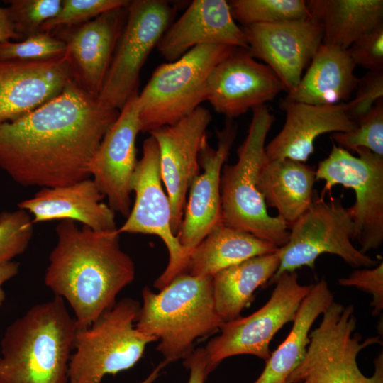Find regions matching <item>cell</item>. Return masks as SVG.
Returning <instances> with one entry per match:
<instances>
[{"label":"cell","mask_w":383,"mask_h":383,"mask_svg":"<svg viewBox=\"0 0 383 383\" xmlns=\"http://www.w3.org/2000/svg\"><path fill=\"white\" fill-rule=\"evenodd\" d=\"M119 112L72 81L28 115L0 124V168L24 187L90 178V162Z\"/></svg>","instance_id":"obj_1"},{"label":"cell","mask_w":383,"mask_h":383,"mask_svg":"<svg viewBox=\"0 0 383 383\" xmlns=\"http://www.w3.org/2000/svg\"><path fill=\"white\" fill-rule=\"evenodd\" d=\"M55 231L45 284L68 303L77 329L85 328L112 308L134 280L135 264L121 248L117 229L97 232L63 220Z\"/></svg>","instance_id":"obj_2"},{"label":"cell","mask_w":383,"mask_h":383,"mask_svg":"<svg viewBox=\"0 0 383 383\" xmlns=\"http://www.w3.org/2000/svg\"><path fill=\"white\" fill-rule=\"evenodd\" d=\"M77 331L62 298L32 306L1 340L0 383H67Z\"/></svg>","instance_id":"obj_3"},{"label":"cell","mask_w":383,"mask_h":383,"mask_svg":"<svg viewBox=\"0 0 383 383\" xmlns=\"http://www.w3.org/2000/svg\"><path fill=\"white\" fill-rule=\"evenodd\" d=\"M142 298L135 327L159 340L157 350L167 364L187 358L197 339L219 331L224 322L215 309L212 276L184 273L158 293L144 287Z\"/></svg>","instance_id":"obj_4"},{"label":"cell","mask_w":383,"mask_h":383,"mask_svg":"<svg viewBox=\"0 0 383 383\" xmlns=\"http://www.w3.org/2000/svg\"><path fill=\"white\" fill-rule=\"evenodd\" d=\"M274 121L265 105L252 109L247 135L238 148V160L222 168L220 191L223 223L281 248L287 243L289 226L279 216L269 213L257 188L266 138Z\"/></svg>","instance_id":"obj_5"},{"label":"cell","mask_w":383,"mask_h":383,"mask_svg":"<svg viewBox=\"0 0 383 383\" xmlns=\"http://www.w3.org/2000/svg\"><path fill=\"white\" fill-rule=\"evenodd\" d=\"M235 47L197 45L178 60L163 63L153 72L138 101L141 132L174 124L206 101L209 76Z\"/></svg>","instance_id":"obj_6"},{"label":"cell","mask_w":383,"mask_h":383,"mask_svg":"<svg viewBox=\"0 0 383 383\" xmlns=\"http://www.w3.org/2000/svg\"><path fill=\"white\" fill-rule=\"evenodd\" d=\"M140 304L116 301L89 326L77 329L68 367L67 383H101L107 374L129 370L155 338L135 327Z\"/></svg>","instance_id":"obj_7"},{"label":"cell","mask_w":383,"mask_h":383,"mask_svg":"<svg viewBox=\"0 0 383 383\" xmlns=\"http://www.w3.org/2000/svg\"><path fill=\"white\" fill-rule=\"evenodd\" d=\"M321 315L318 326L309 334L304 359L287 383H383L382 352L374 361L371 377H366L357 365L358 354L370 345L382 344V340L377 336L362 340L355 332L354 306L334 301Z\"/></svg>","instance_id":"obj_8"},{"label":"cell","mask_w":383,"mask_h":383,"mask_svg":"<svg viewBox=\"0 0 383 383\" xmlns=\"http://www.w3.org/2000/svg\"><path fill=\"white\" fill-rule=\"evenodd\" d=\"M289 228L287 243L279 248V265L269 284L284 272H296L302 267L313 269L316 259L324 253L335 255L354 268L378 264L353 244L354 223L340 199L313 200Z\"/></svg>","instance_id":"obj_9"},{"label":"cell","mask_w":383,"mask_h":383,"mask_svg":"<svg viewBox=\"0 0 383 383\" xmlns=\"http://www.w3.org/2000/svg\"><path fill=\"white\" fill-rule=\"evenodd\" d=\"M273 284L271 296L261 308L248 316L223 322L221 334L207 343L204 348L208 374L230 357L251 355L264 360L270 357L271 340L284 325L294 321L312 287L299 284L296 272L282 273Z\"/></svg>","instance_id":"obj_10"},{"label":"cell","mask_w":383,"mask_h":383,"mask_svg":"<svg viewBox=\"0 0 383 383\" xmlns=\"http://www.w3.org/2000/svg\"><path fill=\"white\" fill-rule=\"evenodd\" d=\"M354 152L358 156L334 144L328 156L319 162L316 180L325 182L320 199L338 184L354 190L355 201L348 209L359 250L366 254L383 243V157L363 148Z\"/></svg>","instance_id":"obj_11"},{"label":"cell","mask_w":383,"mask_h":383,"mask_svg":"<svg viewBox=\"0 0 383 383\" xmlns=\"http://www.w3.org/2000/svg\"><path fill=\"white\" fill-rule=\"evenodd\" d=\"M106 72L99 101L120 111L138 92L140 70L173 19L175 9L167 1L134 0Z\"/></svg>","instance_id":"obj_12"},{"label":"cell","mask_w":383,"mask_h":383,"mask_svg":"<svg viewBox=\"0 0 383 383\" xmlns=\"http://www.w3.org/2000/svg\"><path fill=\"white\" fill-rule=\"evenodd\" d=\"M160 170L159 150L155 138L150 135L143 145V155L138 160L131 180L135 202L118 233L155 235L165 243L169 254L164 272L155 281L159 290L177 276L186 273L189 255L173 233L171 206L163 189Z\"/></svg>","instance_id":"obj_13"},{"label":"cell","mask_w":383,"mask_h":383,"mask_svg":"<svg viewBox=\"0 0 383 383\" xmlns=\"http://www.w3.org/2000/svg\"><path fill=\"white\" fill-rule=\"evenodd\" d=\"M210 111L198 107L177 123L149 132L156 140L162 182L171 206V226L177 235L194 178L200 173L199 152L211 121Z\"/></svg>","instance_id":"obj_14"},{"label":"cell","mask_w":383,"mask_h":383,"mask_svg":"<svg viewBox=\"0 0 383 383\" xmlns=\"http://www.w3.org/2000/svg\"><path fill=\"white\" fill-rule=\"evenodd\" d=\"M138 92L133 94L103 138L89 165V174L116 213L127 218L131 209V180L138 160L140 131Z\"/></svg>","instance_id":"obj_15"},{"label":"cell","mask_w":383,"mask_h":383,"mask_svg":"<svg viewBox=\"0 0 383 383\" xmlns=\"http://www.w3.org/2000/svg\"><path fill=\"white\" fill-rule=\"evenodd\" d=\"M284 86L265 64L237 48L211 72L206 101L218 113L232 119L272 101Z\"/></svg>","instance_id":"obj_16"},{"label":"cell","mask_w":383,"mask_h":383,"mask_svg":"<svg viewBox=\"0 0 383 383\" xmlns=\"http://www.w3.org/2000/svg\"><path fill=\"white\" fill-rule=\"evenodd\" d=\"M248 51L262 60L289 93L322 44V32L310 18L243 26Z\"/></svg>","instance_id":"obj_17"},{"label":"cell","mask_w":383,"mask_h":383,"mask_svg":"<svg viewBox=\"0 0 383 383\" xmlns=\"http://www.w3.org/2000/svg\"><path fill=\"white\" fill-rule=\"evenodd\" d=\"M238 125L228 119L217 130L218 144L212 148L206 139L199 155L203 172L192 180L178 234L180 244L188 255L205 236L222 223L220 182L222 168L236 138Z\"/></svg>","instance_id":"obj_18"},{"label":"cell","mask_w":383,"mask_h":383,"mask_svg":"<svg viewBox=\"0 0 383 383\" xmlns=\"http://www.w3.org/2000/svg\"><path fill=\"white\" fill-rule=\"evenodd\" d=\"M127 7L106 11L79 26L50 32L66 44L65 55L74 81L93 96L98 98L101 91L126 21Z\"/></svg>","instance_id":"obj_19"},{"label":"cell","mask_w":383,"mask_h":383,"mask_svg":"<svg viewBox=\"0 0 383 383\" xmlns=\"http://www.w3.org/2000/svg\"><path fill=\"white\" fill-rule=\"evenodd\" d=\"M74 81L65 55L38 61H0V124L19 119L60 95Z\"/></svg>","instance_id":"obj_20"},{"label":"cell","mask_w":383,"mask_h":383,"mask_svg":"<svg viewBox=\"0 0 383 383\" xmlns=\"http://www.w3.org/2000/svg\"><path fill=\"white\" fill-rule=\"evenodd\" d=\"M204 44H221L248 50L243 28L233 19L225 0H194L180 18L170 26L157 48L170 62L192 48Z\"/></svg>","instance_id":"obj_21"},{"label":"cell","mask_w":383,"mask_h":383,"mask_svg":"<svg viewBox=\"0 0 383 383\" xmlns=\"http://www.w3.org/2000/svg\"><path fill=\"white\" fill-rule=\"evenodd\" d=\"M286 113L279 133L265 147L267 160L291 159L306 162L314 152L316 139L325 133L348 132L357 123L346 112V103L313 105L282 99Z\"/></svg>","instance_id":"obj_22"},{"label":"cell","mask_w":383,"mask_h":383,"mask_svg":"<svg viewBox=\"0 0 383 383\" xmlns=\"http://www.w3.org/2000/svg\"><path fill=\"white\" fill-rule=\"evenodd\" d=\"M104 196L91 178L72 184L43 187L18 204L33 216V222L71 220L94 231L117 229L115 212L103 202Z\"/></svg>","instance_id":"obj_23"},{"label":"cell","mask_w":383,"mask_h":383,"mask_svg":"<svg viewBox=\"0 0 383 383\" xmlns=\"http://www.w3.org/2000/svg\"><path fill=\"white\" fill-rule=\"evenodd\" d=\"M355 67L347 50L322 43L297 87L284 99L313 105L344 103L357 87Z\"/></svg>","instance_id":"obj_24"},{"label":"cell","mask_w":383,"mask_h":383,"mask_svg":"<svg viewBox=\"0 0 383 383\" xmlns=\"http://www.w3.org/2000/svg\"><path fill=\"white\" fill-rule=\"evenodd\" d=\"M315 182L316 170L310 165L287 158L267 160L264 155L257 188L267 207L275 209L290 226L313 203Z\"/></svg>","instance_id":"obj_25"},{"label":"cell","mask_w":383,"mask_h":383,"mask_svg":"<svg viewBox=\"0 0 383 383\" xmlns=\"http://www.w3.org/2000/svg\"><path fill=\"white\" fill-rule=\"evenodd\" d=\"M309 18L322 32V43L348 50L383 23L382 0H308Z\"/></svg>","instance_id":"obj_26"},{"label":"cell","mask_w":383,"mask_h":383,"mask_svg":"<svg viewBox=\"0 0 383 383\" xmlns=\"http://www.w3.org/2000/svg\"><path fill=\"white\" fill-rule=\"evenodd\" d=\"M333 301L334 296L325 279L312 284L299 306L288 335L271 352L262 372L252 383H287L305 356L313 323Z\"/></svg>","instance_id":"obj_27"},{"label":"cell","mask_w":383,"mask_h":383,"mask_svg":"<svg viewBox=\"0 0 383 383\" xmlns=\"http://www.w3.org/2000/svg\"><path fill=\"white\" fill-rule=\"evenodd\" d=\"M279 265V251L251 257L223 269L213 277L216 311L224 321L240 317L255 299V292L267 284Z\"/></svg>","instance_id":"obj_28"},{"label":"cell","mask_w":383,"mask_h":383,"mask_svg":"<svg viewBox=\"0 0 383 383\" xmlns=\"http://www.w3.org/2000/svg\"><path fill=\"white\" fill-rule=\"evenodd\" d=\"M271 243L223 223L213 228L189 255L187 272L194 277L218 272L278 250Z\"/></svg>","instance_id":"obj_29"},{"label":"cell","mask_w":383,"mask_h":383,"mask_svg":"<svg viewBox=\"0 0 383 383\" xmlns=\"http://www.w3.org/2000/svg\"><path fill=\"white\" fill-rule=\"evenodd\" d=\"M228 2L233 19L243 26L309 18L304 0H233Z\"/></svg>","instance_id":"obj_30"},{"label":"cell","mask_w":383,"mask_h":383,"mask_svg":"<svg viewBox=\"0 0 383 383\" xmlns=\"http://www.w3.org/2000/svg\"><path fill=\"white\" fill-rule=\"evenodd\" d=\"M65 52L62 40L43 31L20 41L0 42V61H45L60 58Z\"/></svg>","instance_id":"obj_31"},{"label":"cell","mask_w":383,"mask_h":383,"mask_svg":"<svg viewBox=\"0 0 383 383\" xmlns=\"http://www.w3.org/2000/svg\"><path fill=\"white\" fill-rule=\"evenodd\" d=\"M7 16L22 40L38 32L43 25L60 11L62 0H8Z\"/></svg>","instance_id":"obj_32"},{"label":"cell","mask_w":383,"mask_h":383,"mask_svg":"<svg viewBox=\"0 0 383 383\" xmlns=\"http://www.w3.org/2000/svg\"><path fill=\"white\" fill-rule=\"evenodd\" d=\"M357 123L354 130L333 133L332 139L348 151L363 148L383 157V99L378 101Z\"/></svg>","instance_id":"obj_33"},{"label":"cell","mask_w":383,"mask_h":383,"mask_svg":"<svg viewBox=\"0 0 383 383\" xmlns=\"http://www.w3.org/2000/svg\"><path fill=\"white\" fill-rule=\"evenodd\" d=\"M33 223L29 213L21 209L0 213V265L25 252L33 237Z\"/></svg>","instance_id":"obj_34"},{"label":"cell","mask_w":383,"mask_h":383,"mask_svg":"<svg viewBox=\"0 0 383 383\" xmlns=\"http://www.w3.org/2000/svg\"><path fill=\"white\" fill-rule=\"evenodd\" d=\"M129 2L127 0H62L57 15L46 21L40 31L50 33L57 28L79 26L106 11L127 6Z\"/></svg>","instance_id":"obj_35"},{"label":"cell","mask_w":383,"mask_h":383,"mask_svg":"<svg viewBox=\"0 0 383 383\" xmlns=\"http://www.w3.org/2000/svg\"><path fill=\"white\" fill-rule=\"evenodd\" d=\"M354 98L346 103V112L356 123L383 99V70L369 71L358 78Z\"/></svg>","instance_id":"obj_36"},{"label":"cell","mask_w":383,"mask_h":383,"mask_svg":"<svg viewBox=\"0 0 383 383\" xmlns=\"http://www.w3.org/2000/svg\"><path fill=\"white\" fill-rule=\"evenodd\" d=\"M347 51L355 66L383 70V23L355 40Z\"/></svg>","instance_id":"obj_37"},{"label":"cell","mask_w":383,"mask_h":383,"mask_svg":"<svg viewBox=\"0 0 383 383\" xmlns=\"http://www.w3.org/2000/svg\"><path fill=\"white\" fill-rule=\"evenodd\" d=\"M338 284L355 287L372 295V315H379L383 309V262L371 267L357 268L348 277L338 279Z\"/></svg>","instance_id":"obj_38"},{"label":"cell","mask_w":383,"mask_h":383,"mask_svg":"<svg viewBox=\"0 0 383 383\" xmlns=\"http://www.w3.org/2000/svg\"><path fill=\"white\" fill-rule=\"evenodd\" d=\"M207 355L204 348H199L184 360V367L189 370L187 383H204L208 374Z\"/></svg>","instance_id":"obj_39"},{"label":"cell","mask_w":383,"mask_h":383,"mask_svg":"<svg viewBox=\"0 0 383 383\" xmlns=\"http://www.w3.org/2000/svg\"><path fill=\"white\" fill-rule=\"evenodd\" d=\"M19 271V264L11 261L0 265V307L6 299V293L3 285L9 280L13 278Z\"/></svg>","instance_id":"obj_40"},{"label":"cell","mask_w":383,"mask_h":383,"mask_svg":"<svg viewBox=\"0 0 383 383\" xmlns=\"http://www.w3.org/2000/svg\"><path fill=\"white\" fill-rule=\"evenodd\" d=\"M6 40L20 41L7 16L5 8L0 6V42Z\"/></svg>","instance_id":"obj_41"},{"label":"cell","mask_w":383,"mask_h":383,"mask_svg":"<svg viewBox=\"0 0 383 383\" xmlns=\"http://www.w3.org/2000/svg\"><path fill=\"white\" fill-rule=\"evenodd\" d=\"M166 365H167V363L165 361L160 363L145 379L139 383H153L159 377L161 370L164 368Z\"/></svg>","instance_id":"obj_42"}]
</instances>
